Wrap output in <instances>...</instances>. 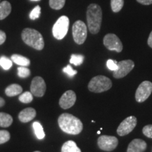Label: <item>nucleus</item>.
I'll return each mask as SVG.
<instances>
[{
    "label": "nucleus",
    "instance_id": "nucleus-3",
    "mask_svg": "<svg viewBox=\"0 0 152 152\" xmlns=\"http://www.w3.org/2000/svg\"><path fill=\"white\" fill-rule=\"evenodd\" d=\"M21 37L26 45L37 50H42L45 46L42 35L36 30L25 28L22 32Z\"/></svg>",
    "mask_w": 152,
    "mask_h": 152
},
{
    "label": "nucleus",
    "instance_id": "nucleus-37",
    "mask_svg": "<svg viewBox=\"0 0 152 152\" xmlns=\"http://www.w3.org/2000/svg\"><path fill=\"white\" fill-rule=\"evenodd\" d=\"M100 133H101V132H100V130H99V131H97V134H100Z\"/></svg>",
    "mask_w": 152,
    "mask_h": 152
},
{
    "label": "nucleus",
    "instance_id": "nucleus-27",
    "mask_svg": "<svg viewBox=\"0 0 152 152\" xmlns=\"http://www.w3.org/2000/svg\"><path fill=\"white\" fill-rule=\"evenodd\" d=\"M18 75L21 78H26L30 75V71L26 66H20L18 68Z\"/></svg>",
    "mask_w": 152,
    "mask_h": 152
},
{
    "label": "nucleus",
    "instance_id": "nucleus-6",
    "mask_svg": "<svg viewBox=\"0 0 152 152\" xmlns=\"http://www.w3.org/2000/svg\"><path fill=\"white\" fill-rule=\"evenodd\" d=\"M72 33L75 42L77 45H83L87 39V26L82 20H77L74 23L72 28Z\"/></svg>",
    "mask_w": 152,
    "mask_h": 152
},
{
    "label": "nucleus",
    "instance_id": "nucleus-1",
    "mask_svg": "<svg viewBox=\"0 0 152 152\" xmlns=\"http://www.w3.org/2000/svg\"><path fill=\"white\" fill-rule=\"evenodd\" d=\"M58 123L61 130L69 134H78L83 129L80 120L70 113H62L58 117Z\"/></svg>",
    "mask_w": 152,
    "mask_h": 152
},
{
    "label": "nucleus",
    "instance_id": "nucleus-35",
    "mask_svg": "<svg viewBox=\"0 0 152 152\" xmlns=\"http://www.w3.org/2000/svg\"><path fill=\"white\" fill-rule=\"evenodd\" d=\"M147 43H148V45H149L151 48H152V31L151 32V33H150L149 38H148Z\"/></svg>",
    "mask_w": 152,
    "mask_h": 152
},
{
    "label": "nucleus",
    "instance_id": "nucleus-36",
    "mask_svg": "<svg viewBox=\"0 0 152 152\" xmlns=\"http://www.w3.org/2000/svg\"><path fill=\"white\" fill-rule=\"evenodd\" d=\"M5 102L4 100V99H2L1 97H0V107H2V106L4 105Z\"/></svg>",
    "mask_w": 152,
    "mask_h": 152
},
{
    "label": "nucleus",
    "instance_id": "nucleus-12",
    "mask_svg": "<svg viewBox=\"0 0 152 152\" xmlns=\"http://www.w3.org/2000/svg\"><path fill=\"white\" fill-rule=\"evenodd\" d=\"M46 91V83L42 77L37 76L32 80L30 85V92L34 96L42 97L45 94Z\"/></svg>",
    "mask_w": 152,
    "mask_h": 152
},
{
    "label": "nucleus",
    "instance_id": "nucleus-24",
    "mask_svg": "<svg viewBox=\"0 0 152 152\" xmlns=\"http://www.w3.org/2000/svg\"><path fill=\"white\" fill-rule=\"evenodd\" d=\"M18 99L20 102L24 104H29L33 99V96L31 92H25L22 93L18 97Z\"/></svg>",
    "mask_w": 152,
    "mask_h": 152
},
{
    "label": "nucleus",
    "instance_id": "nucleus-10",
    "mask_svg": "<svg viewBox=\"0 0 152 152\" xmlns=\"http://www.w3.org/2000/svg\"><path fill=\"white\" fill-rule=\"evenodd\" d=\"M98 147L106 151H111L117 147L118 140L114 136L102 135L97 140Z\"/></svg>",
    "mask_w": 152,
    "mask_h": 152
},
{
    "label": "nucleus",
    "instance_id": "nucleus-14",
    "mask_svg": "<svg viewBox=\"0 0 152 152\" xmlns=\"http://www.w3.org/2000/svg\"><path fill=\"white\" fill-rule=\"evenodd\" d=\"M147 147V143L143 140L134 139L129 144L127 152H144Z\"/></svg>",
    "mask_w": 152,
    "mask_h": 152
},
{
    "label": "nucleus",
    "instance_id": "nucleus-38",
    "mask_svg": "<svg viewBox=\"0 0 152 152\" xmlns=\"http://www.w3.org/2000/svg\"><path fill=\"white\" fill-rule=\"evenodd\" d=\"M31 1H40V0H31Z\"/></svg>",
    "mask_w": 152,
    "mask_h": 152
},
{
    "label": "nucleus",
    "instance_id": "nucleus-9",
    "mask_svg": "<svg viewBox=\"0 0 152 152\" xmlns=\"http://www.w3.org/2000/svg\"><path fill=\"white\" fill-rule=\"evenodd\" d=\"M137 120L135 116H129L121 122L117 128V133L119 136H125L135 128Z\"/></svg>",
    "mask_w": 152,
    "mask_h": 152
},
{
    "label": "nucleus",
    "instance_id": "nucleus-31",
    "mask_svg": "<svg viewBox=\"0 0 152 152\" xmlns=\"http://www.w3.org/2000/svg\"><path fill=\"white\" fill-rule=\"evenodd\" d=\"M106 66L109 68L110 71H115L118 68V62L115 60L109 59L106 62Z\"/></svg>",
    "mask_w": 152,
    "mask_h": 152
},
{
    "label": "nucleus",
    "instance_id": "nucleus-11",
    "mask_svg": "<svg viewBox=\"0 0 152 152\" xmlns=\"http://www.w3.org/2000/svg\"><path fill=\"white\" fill-rule=\"evenodd\" d=\"M134 67V64L132 60H124L118 62V68L113 73V77L119 79L125 77L132 71Z\"/></svg>",
    "mask_w": 152,
    "mask_h": 152
},
{
    "label": "nucleus",
    "instance_id": "nucleus-13",
    "mask_svg": "<svg viewBox=\"0 0 152 152\" xmlns=\"http://www.w3.org/2000/svg\"><path fill=\"white\" fill-rule=\"evenodd\" d=\"M76 94L73 90H68L61 96L59 106L61 109H68L71 108L75 103Z\"/></svg>",
    "mask_w": 152,
    "mask_h": 152
},
{
    "label": "nucleus",
    "instance_id": "nucleus-25",
    "mask_svg": "<svg viewBox=\"0 0 152 152\" xmlns=\"http://www.w3.org/2000/svg\"><path fill=\"white\" fill-rule=\"evenodd\" d=\"M84 56L81 54H72L71 59H70V63L75 66H80L84 61Z\"/></svg>",
    "mask_w": 152,
    "mask_h": 152
},
{
    "label": "nucleus",
    "instance_id": "nucleus-16",
    "mask_svg": "<svg viewBox=\"0 0 152 152\" xmlns=\"http://www.w3.org/2000/svg\"><path fill=\"white\" fill-rule=\"evenodd\" d=\"M23 92V88L20 85L18 84H12L9 85L6 88L5 93L8 96H14L16 95L21 94Z\"/></svg>",
    "mask_w": 152,
    "mask_h": 152
},
{
    "label": "nucleus",
    "instance_id": "nucleus-26",
    "mask_svg": "<svg viewBox=\"0 0 152 152\" xmlns=\"http://www.w3.org/2000/svg\"><path fill=\"white\" fill-rule=\"evenodd\" d=\"M66 0H49V4L50 7L55 10H60L64 7Z\"/></svg>",
    "mask_w": 152,
    "mask_h": 152
},
{
    "label": "nucleus",
    "instance_id": "nucleus-34",
    "mask_svg": "<svg viewBox=\"0 0 152 152\" xmlns=\"http://www.w3.org/2000/svg\"><path fill=\"white\" fill-rule=\"evenodd\" d=\"M137 2L143 5H150L152 4V0H137Z\"/></svg>",
    "mask_w": 152,
    "mask_h": 152
},
{
    "label": "nucleus",
    "instance_id": "nucleus-28",
    "mask_svg": "<svg viewBox=\"0 0 152 152\" xmlns=\"http://www.w3.org/2000/svg\"><path fill=\"white\" fill-rule=\"evenodd\" d=\"M41 14V8L39 6H36L33 10L30 11L29 17L31 20H36L39 18Z\"/></svg>",
    "mask_w": 152,
    "mask_h": 152
},
{
    "label": "nucleus",
    "instance_id": "nucleus-21",
    "mask_svg": "<svg viewBox=\"0 0 152 152\" xmlns=\"http://www.w3.org/2000/svg\"><path fill=\"white\" fill-rule=\"evenodd\" d=\"M33 128L36 137L38 140H43L45 137V133L41 123L38 121H35L33 123Z\"/></svg>",
    "mask_w": 152,
    "mask_h": 152
},
{
    "label": "nucleus",
    "instance_id": "nucleus-19",
    "mask_svg": "<svg viewBox=\"0 0 152 152\" xmlns=\"http://www.w3.org/2000/svg\"><path fill=\"white\" fill-rule=\"evenodd\" d=\"M61 152H81V150L77 147L75 142L70 140L63 144Z\"/></svg>",
    "mask_w": 152,
    "mask_h": 152
},
{
    "label": "nucleus",
    "instance_id": "nucleus-7",
    "mask_svg": "<svg viewBox=\"0 0 152 152\" xmlns=\"http://www.w3.org/2000/svg\"><path fill=\"white\" fill-rule=\"evenodd\" d=\"M104 45L106 48L110 51H115L116 52H121L123 50V44L121 39L116 35L113 33L107 34L104 37Z\"/></svg>",
    "mask_w": 152,
    "mask_h": 152
},
{
    "label": "nucleus",
    "instance_id": "nucleus-22",
    "mask_svg": "<svg viewBox=\"0 0 152 152\" xmlns=\"http://www.w3.org/2000/svg\"><path fill=\"white\" fill-rule=\"evenodd\" d=\"M13 65V61L11 59H9V58H7V56H2L0 57V66L3 68L4 70H7L10 69L12 67Z\"/></svg>",
    "mask_w": 152,
    "mask_h": 152
},
{
    "label": "nucleus",
    "instance_id": "nucleus-18",
    "mask_svg": "<svg viewBox=\"0 0 152 152\" xmlns=\"http://www.w3.org/2000/svg\"><path fill=\"white\" fill-rule=\"evenodd\" d=\"M11 59L13 62L19 65L20 66H30V61L28 58L19 54H13L11 57Z\"/></svg>",
    "mask_w": 152,
    "mask_h": 152
},
{
    "label": "nucleus",
    "instance_id": "nucleus-2",
    "mask_svg": "<svg viewBox=\"0 0 152 152\" xmlns=\"http://www.w3.org/2000/svg\"><path fill=\"white\" fill-rule=\"evenodd\" d=\"M87 27L92 34H97L99 32L102 21V11L101 7L96 4H91L87 10Z\"/></svg>",
    "mask_w": 152,
    "mask_h": 152
},
{
    "label": "nucleus",
    "instance_id": "nucleus-39",
    "mask_svg": "<svg viewBox=\"0 0 152 152\" xmlns=\"http://www.w3.org/2000/svg\"><path fill=\"white\" fill-rule=\"evenodd\" d=\"M34 152H41V151H34Z\"/></svg>",
    "mask_w": 152,
    "mask_h": 152
},
{
    "label": "nucleus",
    "instance_id": "nucleus-33",
    "mask_svg": "<svg viewBox=\"0 0 152 152\" xmlns=\"http://www.w3.org/2000/svg\"><path fill=\"white\" fill-rule=\"evenodd\" d=\"M6 38H7L6 33L2 30H0V45L4 43V42L6 41Z\"/></svg>",
    "mask_w": 152,
    "mask_h": 152
},
{
    "label": "nucleus",
    "instance_id": "nucleus-15",
    "mask_svg": "<svg viewBox=\"0 0 152 152\" xmlns=\"http://www.w3.org/2000/svg\"><path fill=\"white\" fill-rule=\"evenodd\" d=\"M36 116V111L33 108L29 107L22 110L18 114V119L22 123H28L31 121Z\"/></svg>",
    "mask_w": 152,
    "mask_h": 152
},
{
    "label": "nucleus",
    "instance_id": "nucleus-32",
    "mask_svg": "<svg viewBox=\"0 0 152 152\" xmlns=\"http://www.w3.org/2000/svg\"><path fill=\"white\" fill-rule=\"evenodd\" d=\"M143 134L148 138H152V125H145L142 129Z\"/></svg>",
    "mask_w": 152,
    "mask_h": 152
},
{
    "label": "nucleus",
    "instance_id": "nucleus-17",
    "mask_svg": "<svg viewBox=\"0 0 152 152\" xmlns=\"http://www.w3.org/2000/svg\"><path fill=\"white\" fill-rule=\"evenodd\" d=\"M11 11V4L7 1H4L0 3V20L7 18Z\"/></svg>",
    "mask_w": 152,
    "mask_h": 152
},
{
    "label": "nucleus",
    "instance_id": "nucleus-4",
    "mask_svg": "<svg viewBox=\"0 0 152 152\" xmlns=\"http://www.w3.org/2000/svg\"><path fill=\"white\" fill-rule=\"evenodd\" d=\"M112 87V82L109 77L104 75H97L92 78L88 84L90 92L102 93L110 90Z\"/></svg>",
    "mask_w": 152,
    "mask_h": 152
},
{
    "label": "nucleus",
    "instance_id": "nucleus-5",
    "mask_svg": "<svg viewBox=\"0 0 152 152\" xmlns=\"http://www.w3.org/2000/svg\"><path fill=\"white\" fill-rule=\"evenodd\" d=\"M68 27H69V18L66 16L59 17L53 26V36L58 40L64 39L68 33Z\"/></svg>",
    "mask_w": 152,
    "mask_h": 152
},
{
    "label": "nucleus",
    "instance_id": "nucleus-8",
    "mask_svg": "<svg viewBox=\"0 0 152 152\" xmlns=\"http://www.w3.org/2000/svg\"><path fill=\"white\" fill-rule=\"evenodd\" d=\"M152 92V83L150 81H144L139 85L135 93V100L138 103L145 102Z\"/></svg>",
    "mask_w": 152,
    "mask_h": 152
},
{
    "label": "nucleus",
    "instance_id": "nucleus-20",
    "mask_svg": "<svg viewBox=\"0 0 152 152\" xmlns=\"http://www.w3.org/2000/svg\"><path fill=\"white\" fill-rule=\"evenodd\" d=\"M13 123V118L8 113H0V127L8 128Z\"/></svg>",
    "mask_w": 152,
    "mask_h": 152
},
{
    "label": "nucleus",
    "instance_id": "nucleus-30",
    "mask_svg": "<svg viewBox=\"0 0 152 152\" xmlns=\"http://www.w3.org/2000/svg\"><path fill=\"white\" fill-rule=\"evenodd\" d=\"M63 72L69 76V77H73L74 75L77 73V71L75 70H73V68L71 67V65H68L65 68H63Z\"/></svg>",
    "mask_w": 152,
    "mask_h": 152
},
{
    "label": "nucleus",
    "instance_id": "nucleus-29",
    "mask_svg": "<svg viewBox=\"0 0 152 152\" xmlns=\"http://www.w3.org/2000/svg\"><path fill=\"white\" fill-rule=\"evenodd\" d=\"M10 133L7 130H0V144H4L10 140Z\"/></svg>",
    "mask_w": 152,
    "mask_h": 152
},
{
    "label": "nucleus",
    "instance_id": "nucleus-23",
    "mask_svg": "<svg viewBox=\"0 0 152 152\" xmlns=\"http://www.w3.org/2000/svg\"><path fill=\"white\" fill-rule=\"evenodd\" d=\"M124 0H111V7L113 12L117 13L123 9Z\"/></svg>",
    "mask_w": 152,
    "mask_h": 152
}]
</instances>
